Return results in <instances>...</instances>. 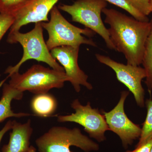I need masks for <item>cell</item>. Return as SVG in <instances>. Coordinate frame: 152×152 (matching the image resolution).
Segmentation results:
<instances>
[{
    "label": "cell",
    "mask_w": 152,
    "mask_h": 152,
    "mask_svg": "<svg viewBox=\"0 0 152 152\" xmlns=\"http://www.w3.org/2000/svg\"><path fill=\"white\" fill-rule=\"evenodd\" d=\"M9 84L16 89L35 94L48 93L53 88H61L69 81L64 71L56 70L40 65H34L26 72L15 73L10 76Z\"/></svg>",
    "instance_id": "4"
},
{
    "label": "cell",
    "mask_w": 152,
    "mask_h": 152,
    "mask_svg": "<svg viewBox=\"0 0 152 152\" xmlns=\"http://www.w3.org/2000/svg\"><path fill=\"white\" fill-rule=\"evenodd\" d=\"M114 5L126 11L132 17L142 22H149L148 18L133 7L126 0H105Z\"/></svg>",
    "instance_id": "18"
},
{
    "label": "cell",
    "mask_w": 152,
    "mask_h": 152,
    "mask_svg": "<svg viewBox=\"0 0 152 152\" xmlns=\"http://www.w3.org/2000/svg\"><path fill=\"white\" fill-rule=\"evenodd\" d=\"M71 107L75 113L66 115L58 117L59 122H74L79 124L84 128L85 132L91 137L99 142L106 140L105 133L110 131L104 114L98 109L93 108L89 102L86 105L80 104L78 99H76L71 104Z\"/></svg>",
    "instance_id": "7"
},
{
    "label": "cell",
    "mask_w": 152,
    "mask_h": 152,
    "mask_svg": "<svg viewBox=\"0 0 152 152\" xmlns=\"http://www.w3.org/2000/svg\"><path fill=\"white\" fill-rule=\"evenodd\" d=\"M43 28L41 22H39L36 23L34 28L28 32L22 33L19 31L10 32L7 42L10 44H20L23 50V53L21 59L16 65L10 66L6 70L5 73L8 74V75L1 82L0 87L12 74L18 72L22 65L29 60H35L46 63L56 70L64 71L62 66L59 64L51 54L44 40Z\"/></svg>",
    "instance_id": "2"
},
{
    "label": "cell",
    "mask_w": 152,
    "mask_h": 152,
    "mask_svg": "<svg viewBox=\"0 0 152 152\" xmlns=\"http://www.w3.org/2000/svg\"><path fill=\"white\" fill-rule=\"evenodd\" d=\"M150 22L151 24V29L146 43L142 64L146 75L145 83L148 91L151 94L152 91V18Z\"/></svg>",
    "instance_id": "15"
},
{
    "label": "cell",
    "mask_w": 152,
    "mask_h": 152,
    "mask_svg": "<svg viewBox=\"0 0 152 152\" xmlns=\"http://www.w3.org/2000/svg\"><path fill=\"white\" fill-rule=\"evenodd\" d=\"M23 92L13 88L8 84H4L2 95L0 100V123L10 117H20L29 116L25 113H15L12 110L11 102L13 100L21 99Z\"/></svg>",
    "instance_id": "13"
},
{
    "label": "cell",
    "mask_w": 152,
    "mask_h": 152,
    "mask_svg": "<svg viewBox=\"0 0 152 152\" xmlns=\"http://www.w3.org/2000/svg\"><path fill=\"white\" fill-rule=\"evenodd\" d=\"M152 152V147L151 148V152Z\"/></svg>",
    "instance_id": "25"
},
{
    "label": "cell",
    "mask_w": 152,
    "mask_h": 152,
    "mask_svg": "<svg viewBox=\"0 0 152 152\" xmlns=\"http://www.w3.org/2000/svg\"><path fill=\"white\" fill-rule=\"evenodd\" d=\"M150 4H151V12H152V0H150Z\"/></svg>",
    "instance_id": "24"
},
{
    "label": "cell",
    "mask_w": 152,
    "mask_h": 152,
    "mask_svg": "<svg viewBox=\"0 0 152 152\" xmlns=\"http://www.w3.org/2000/svg\"><path fill=\"white\" fill-rule=\"evenodd\" d=\"M15 20V16L10 14L0 13V41Z\"/></svg>",
    "instance_id": "20"
},
{
    "label": "cell",
    "mask_w": 152,
    "mask_h": 152,
    "mask_svg": "<svg viewBox=\"0 0 152 152\" xmlns=\"http://www.w3.org/2000/svg\"><path fill=\"white\" fill-rule=\"evenodd\" d=\"M129 94L128 91L121 92L120 100L114 109L109 112H102L110 130L119 136L125 149L140 138L142 133L141 128L132 122L125 113V102Z\"/></svg>",
    "instance_id": "9"
},
{
    "label": "cell",
    "mask_w": 152,
    "mask_h": 152,
    "mask_svg": "<svg viewBox=\"0 0 152 152\" xmlns=\"http://www.w3.org/2000/svg\"><path fill=\"white\" fill-rule=\"evenodd\" d=\"M34 0H0V13L15 16Z\"/></svg>",
    "instance_id": "17"
},
{
    "label": "cell",
    "mask_w": 152,
    "mask_h": 152,
    "mask_svg": "<svg viewBox=\"0 0 152 152\" xmlns=\"http://www.w3.org/2000/svg\"><path fill=\"white\" fill-rule=\"evenodd\" d=\"M36 151L37 150L35 147L33 146H30L28 149L25 152H36Z\"/></svg>",
    "instance_id": "23"
},
{
    "label": "cell",
    "mask_w": 152,
    "mask_h": 152,
    "mask_svg": "<svg viewBox=\"0 0 152 152\" xmlns=\"http://www.w3.org/2000/svg\"><path fill=\"white\" fill-rule=\"evenodd\" d=\"M152 147V138L145 144L140 146L133 151H127L126 152H150Z\"/></svg>",
    "instance_id": "21"
},
{
    "label": "cell",
    "mask_w": 152,
    "mask_h": 152,
    "mask_svg": "<svg viewBox=\"0 0 152 152\" xmlns=\"http://www.w3.org/2000/svg\"><path fill=\"white\" fill-rule=\"evenodd\" d=\"M102 12L116 51L123 54L128 64L140 66L151 29V22L138 20L113 9L106 8Z\"/></svg>",
    "instance_id": "1"
},
{
    "label": "cell",
    "mask_w": 152,
    "mask_h": 152,
    "mask_svg": "<svg viewBox=\"0 0 152 152\" xmlns=\"http://www.w3.org/2000/svg\"><path fill=\"white\" fill-rule=\"evenodd\" d=\"M97 60L115 72L119 81L127 87L132 93L137 104L141 107L145 106V90L142 85L143 79L146 77L145 71L140 66L124 64L118 62L108 56L96 54Z\"/></svg>",
    "instance_id": "8"
},
{
    "label": "cell",
    "mask_w": 152,
    "mask_h": 152,
    "mask_svg": "<svg viewBox=\"0 0 152 152\" xmlns=\"http://www.w3.org/2000/svg\"><path fill=\"white\" fill-rule=\"evenodd\" d=\"M133 7L145 16L151 13L150 0H126Z\"/></svg>",
    "instance_id": "19"
},
{
    "label": "cell",
    "mask_w": 152,
    "mask_h": 152,
    "mask_svg": "<svg viewBox=\"0 0 152 152\" xmlns=\"http://www.w3.org/2000/svg\"><path fill=\"white\" fill-rule=\"evenodd\" d=\"M79 47L61 46L50 50L51 54L62 66L69 81L77 92L80 91V86L92 89V85L88 81V76L79 66Z\"/></svg>",
    "instance_id": "10"
},
{
    "label": "cell",
    "mask_w": 152,
    "mask_h": 152,
    "mask_svg": "<svg viewBox=\"0 0 152 152\" xmlns=\"http://www.w3.org/2000/svg\"><path fill=\"white\" fill-rule=\"evenodd\" d=\"M57 106L56 98L48 93L35 94L31 101V109L38 116H50L56 112Z\"/></svg>",
    "instance_id": "14"
},
{
    "label": "cell",
    "mask_w": 152,
    "mask_h": 152,
    "mask_svg": "<svg viewBox=\"0 0 152 152\" xmlns=\"http://www.w3.org/2000/svg\"><path fill=\"white\" fill-rule=\"evenodd\" d=\"M107 5L105 0H77L72 5H60L58 8L70 15L73 22L80 23L98 34L109 49L116 51L108 29L105 26L101 17Z\"/></svg>",
    "instance_id": "6"
},
{
    "label": "cell",
    "mask_w": 152,
    "mask_h": 152,
    "mask_svg": "<svg viewBox=\"0 0 152 152\" xmlns=\"http://www.w3.org/2000/svg\"><path fill=\"white\" fill-rule=\"evenodd\" d=\"M13 123L14 121H9L7 123L2 129L0 130V144L5 134L10 130L12 129L13 125Z\"/></svg>",
    "instance_id": "22"
},
{
    "label": "cell",
    "mask_w": 152,
    "mask_h": 152,
    "mask_svg": "<svg viewBox=\"0 0 152 152\" xmlns=\"http://www.w3.org/2000/svg\"><path fill=\"white\" fill-rule=\"evenodd\" d=\"M50 13V21L46 23L41 22L43 28L48 33L49 38L46 44L50 51L61 46L80 47L82 45L97 46L92 39L82 35L91 37L94 36V32L88 28H81L72 24L63 16L56 6L52 9Z\"/></svg>",
    "instance_id": "3"
},
{
    "label": "cell",
    "mask_w": 152,
    "mask_h": 152,
    "mask_svg": "<svg viewBox=\"0 0 152 152\" xmlns=\"http://www.w3.org/2000/svg\"><path fill=\"white\" fill-rule=\"evenodd\" d=\"M59 1L34 0L15 14L10 32L19 31L22 26L31 23L49 21L48 14Z\"/></svg>",
    "instance_id": "11"
},
{
    "label": "cell",
    "mask_w": 152,
    "mask_h": 152,
    "mask_svg": "<svg viewBox=\"0 0 152 152\" xmlns=\"http://www.w3.org/2000/svg\"><path fill=\"white\" fill-rule=\"evenodd\" d=\"M145 104L147 109L146 118L142 129L140 140L135 148L142 145L152 138V100L147 99Z\"/></svg>",
    "instance_id": "16"
},
{
    "label": "cell",
    "mask_w": 152,
    "mask_h": 152,
    "mask_svg": "<svg viewBox=\"0 0 152 152\" xmlns=\"http://www.w3.org/2000/svg\"><path fill=\"white\" fill-rule=\"evenodd\" d=\"M39 152H72L75 146L85 152L98 151L97 143L83 134L78 128L53 127L36 140Z\"/></svg>",
    "instance_id": "5"
},
{
    "label": "cell",
    "mask_w": 152,
    "mask_h": 152,
    "mask_svg": "<svg viewBox=\"0 0 152 152\" xmlns=\"http://www.w3.org/2000/svg\"><path fill=\"white\" fill-rule=\"evenodd\" d=\"M8 143L3 147L1 152H25L30 146L33 129L31 120L22 124L14 121Z\"/></svg>",
    "instance_id": "12"
}]
</instances>
